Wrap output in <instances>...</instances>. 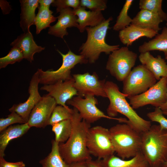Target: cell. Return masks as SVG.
<instances>
[{"label": "cell", "mask_w": 167, "mask_h": 167, "mask_svg": "<svg viewBox=\"0 0 167 167\" xmlns=\"http://www.w3.org/2000/svg\"><path fill=\"white\" fill-rule=\"evenodd\" d=\"M73 109L71 135L66 142L58 144L60 154L68 164L92 159L87 146L90 124L82 119L76 109Z\"/></svg>", "instance_id": "obj_1"}, {"label": "cell", "mask_w": 167, "mask_h": 167, "mask_svg": "<svg viewBox=\"0 0 167 167\" xmlns=\"http://www.w3.org/2000/svg\"><path fill=\"white\" fill-rule=\"evenodd\" d=\"M105 90L109 104L107 109L108 115L115 118L118 113L128 119L126 123L138 132L142 133L151 126L150 121L140 117L127 101L126 96L121 92L118 85L114 82L106 81Z\"/></svg>", "instance_id": "obj_2"}, {"label": "cell", "mask_w": 167, "mask_h": 167, "mask_svg": "<svg viewBox=\"0 0 167 167\" xmlns=\"http://www.w3.org/2000/svg\"><path fill=\"white\" fill-rule=\"evenodd\" d=\"M141 152L149 167H162L167 161V130L154 125L142 133Z\"/></svg>", "instance_id": "obj_3"}, {"label": "cell", "mask_w": 167, "mask_h": 167, "mask_svg": "<svg viewBox=\"0 0 167 167\" xmlns=\"http://www.w3.org/2000/svg\"><path fill=\"white\" fill-rule=\"evenodd\" d=\"M113 19L112 17H110L96 27L86 28L87 39L79 47V51L80 55L84 56L89 63H94L102 53L109 54L120 48L119 45H109L105 42L110 22Z\"/></svg>", "instance_id": "obj_4"}, {"label": "cell", "mask_w": 167, "mask_h": 167, "mask_svg": "<svg viewBox=\"0 0 167 167\" xmlns=\"http://www.w3.org/2000/svg\"><path fill=\"white\" fill-rule=\"evenodd\" d=\"M115 152L121 158H132L141 152L142 133L127 123L118 124L109 129Z\"/></svg>", "instance_id": "obj_5"}, {"label": "cell", "mask_w": 167, "mask_h": 167, "mask_svg": "<svg viewBox=\"0 0 167 167\" xmlns=\"http://www.w3.org/2000/svg\"><path fill=\"white\" fill-rule=\"evenodd\" d=\"M62 57V62L61 66L56 71H43L38 69L39 84L45 85L54 84L60 80L65 81L73 79L71 71L78 64H86L88 62L81 55H77L70 49L66 54L57 50Z\"/></svg>", "instance_id": "obj_6"}, {"label": "cell", "mask_w": 167, "mask_h": 167, "mask_svg": "<svg viewBox=\"0 0 167 167\" xmlns=\"http://www.w3.org/2000/svg\"><path fill=\"white\" fill-rule=\"evenodd\" d=\"M137 57L128 47H122L109 54L105 68L118 81L122 82L134 67Z\"/></svg>", "instance_id": "obj_7"}, {"label": "cell", "mask_w": 167, "mask_h": 167, "mask_svg": "<svg viewBox=\"0 0 167 167\" xmlns=\"http://www.w3.org/2000/svg\"><path fill=\"white\" fill-rule=\"evenodd\" d=\"M154 75L142 64L133 68L122 81V92L127 98L141 94L156 83Z\"/></svg>", "instance_id": "obj_8"}, {"label": "cell", "mask_w": 167, "mask_h": 167, "mask_svg": "<svg viewBox=\"0 0 167 167\" xmlns=\"http://www.w3.org/2000/svg\"><path fill=\"white\" fill-rule=\"evenodd\" d=\"M87 146L90 155L97 157L98 160L104 159L115 152L109 130L101 126L89 128Z\"/></svg>", "instance_id": "obj_9"}, {"label": "cell", "mask_w": 167, "mask_h": 167, "mask_svg": "<svg viewBox=\"0 0 167 167\" xmlns=\"http://www.w3.org/2000/svg\"><path fill=\"white\" fill-rule=\"evenodd\" d=\"M66 103L76 109L82 119L90 124L102 118L114 119L124 123L128 121L125 118H112L105 115L97 107L98 100L94 96L88 95L83 98L76 96L68 100Z\"/></svg>", "instance_id": "obj_10"}, {"label": "cell", "mask_w": 167, "mask_h": 167, "mask_svg": "<svg viewBox=\"0 0 167 167\" xmlns=\"http://www.w3.org/2000/svg\"><path fill=\"white\" fill-rule=\"evenodd\" d=\"M167 77H162L145 92L128 98L129 104L134 109L148 105L160 108L167 101Z\"/></svg>", "instance_id": "obj_11"}, {"label": "cell", "mask_w": 167, "mask_h": 167, "mask_svg": "<svg viewBox=\"0 0 167 167\" xmlns=\"http://www.w3.org/2000/svg\"><path fill=\"white\" fill-rule=\"evenodd\" d=\"M74 80V87L78 96L82 97L88 95L107 98L105 90V79L100 80L95 72L72 75Z\"/></svg>", "instance_id": "obj_12"}, {"label": "cell", "mask_w": 167, "mask_h": 167, "mask_svg": "<svg viewBox=\"0 0 167 167\" xmlns=\"http://www.w3.org/2000/svg\"><path fill=\"white\" fill-rule=\"evenodd\" d=\"M57 104L48 94L42 96L35 105L30 114L27 123L30 127L45 128L48 125L52 113Z\"/></svg>", "instance_id": "obj_13"}, {"label": "cell", "mask_w": 167, "mask_h": 167, "mask_svg": "<svg viewBox=\"0 0 167 167\" xmlns=\"http://www.w3.org/2000/svg\"><path fill=\"white\" fill-rule=\"evenodd\" d=\"M39 84L37 71L32 76L30 81L28 89L29 96L27 100L24 103L14 105L9 109L11 112H15L19 114L26 123L28 120L32 109L42 98L38 91Z\"/></svg>", "instance_id": "obj_14"}, {"label": "cell", "mask_w": 167, "mask_h": 167, "mask_svg": "<svg viewBox=\"0 0 167 167\" xmlns=\"http://www.w3.org/2000/svg\"><path fill=\"white\" fill-rule=\"evenodd\" d=\"M74 79L63 81L60 80L55 83L45 85L40 90L48 92V94L55 100L57 104L69 108L66 104L75 95L78 96L77 92L74 87Z\"/></svg>", "instance_id": "obj_15"}, {"label": "cell", "mask_w": 167, "mask_h": 167, "mask_svg": "<svg viewBox=\"0 0 167 167\" xmlns=\"http://www.w3.org/2000/svg\"><path fill=\"white\" fill-rule=\"evenodd\" d=\"M59 13V15L57 17L58 19L57 22L49 28L48 33L63 38L64 36L68 34L67 30V28H78L77 17L75 14L73 9L70 7L63 9Z\"/></svg>", "instance_id": "obj_16"}, {"label": "cell", "mask_w": 167, "mask_h": 167, "mask_svg": "<svg viewBox=\"0 0 167 167\" xmlns=\"http://www.w3.org/2000/svg\"><path fill=\"white\" fill-rule=\"evenodd\" d=\"M10 45L12 47L19 49L22 53L24 58L31 62L34 61L35 53H40L45 49L36 44L30 31L24 32L19 36Z\"/></svg>", "instance_id": "obj_17"}, {"label": "cell", "mask_w": 167, "mask_h": 167, "mask_svg": "<svg viewBox=\"0 0 167 167\" xmlns=\"http://www.w3.org/2000/svg\"><path fill=\"white\" fill-rule=\"evenodd\" d=\"M138 57L141 64L154 75L157 80L167 77V64L161 55L155 57L148 52L140 53Z\"/></svg>", "instance_id": "obj_18"}, {"label": "cell", "mask_w": 167, "mask_h": 167, "mask_svg": "<svg viewBox=\"0 0 167 167\" xmlns=\"http://www.w3.org/2000/svg\"><path fill=\"white\" fill-rule=\"evenodd\" d=\"M85 9L80 6L76 9H73L75 14L77 17V28L80 32H83L86 27H96L105 20L101 11H87Z\"/></svg>", "instance_id": "obj_19"}, {"label": "cell", "mask_w": 167, "mask_h": 167, "mask_svg": "<svg viewBox=\"0 0 167 167\" xmlns=\"http://www.w3.org/2000/svg\"><path fill=\"white\" fill-rule=\"evenodd\" d=\"M158 33V32L153 30L131 24L119 31L118 37L121 42L128 47L131 45L134 42L141 37L152 39Z\"/></svg>", "instance_id": "obj_20"}, {"label": "cell", "mask_w": 167, "mask_h": 167, "mask_svg": "<svg viewBox=\"0 0 167 167\" xmlns=\"http://www.w3.org/2000/svg\"><path fill=\"white\" fill-rule=\"evenodd\" d=\"M100 160L103 167H149L141 152L128 160L122 159L113 155Z\"/></svg>", "instance_id": "obj_21"}, {"label": "cell", "mask_w": 167, "mask_h": 167, "mask_svg": "<svg viewBox=\"0 0 167 167\" xmlns=\"http://www.w3.org/2000/svg\"><path fill=\"white\" fill-rule=\"evenodd\" d=\"M164 21L158 15L146 10L142 9L132 19L131 24L158 32L161 29L159 25Z\"/></svg>", "instance_id": "obj_22"}, {"label": "cell", "mask_w": 167, "mask_h": 167, "mask_svg": "<svg viewBox=\"0 0 167 167\" xmlns=\"http://www.w3.org/2000/svg\"><path fill=\"white\" fill-rule=\"evenodd\" d=\"M21 13L20 27L24 32L29 31L30 27L34 24L36 17L35 12L38 7V0H20Z\"/></svg>", "instance_id": "obj_23"}, {"label": "cell", "mask_w": 167, "mask_h": 167, "mask_svg": "<svg viewBox=\"0 0 167 167\" xmlns=\"http://www.w3.org/2000/svg\"><path fill=\"white\" fill-rule=\"evenodd\" d=\"M31 128L27 123L11 125L0 132V157H4V152L9 142L12 140L21 137Z\"/></svg>", "instance_id": "obj_24"}, {"label": "cell", "mask_w": 167, "mask_h": 167, "mask_svg": "<svg viewBox=\"0 0 167 167\" xmlns=\"http://www.w3.org/2000/svg\"><path fill=\"white\" fill-rule=\"evenodd\" d=\"M139 52L143 53L152 51H162L165 55L167 54V27L162 28L161 33H158L154 38L148 42H145L138 48Z\"/></svg>", "instance_id": "obj_25"}, {"label": "cell", "mask_w": 167, "mask_h": 167, "mask_svg": "<svg viewBox=\"0 0 167 167\" xmlns=\"http://www.w3.org/2000/svg\"><path fill=\"white\" fill-rule=\"evenodd\" d=\"M52 148L48 155L39 161L42 167H69V164L64 161L59 149V143L55 140L51 141Z\"/></svg>", "instance_id": "obj_26"}, {"label": "cell", "mask_w": 167, "mask_h": 167, "mask_svg": "<svg viewBox=\"0 0 167 167\" xmlns=\"http://www.w3.org/2000/svg\"><path fill=\"white\" fill-rule=\"evenodd\" d=\"M38 12L34 22L36 26V33L39 34L43 29L51 26L50 24L57 19L52 15L53 12L49 8L39 6Z\"/></svg>", "instance_id": "obj_27"}, {"label": "cell", "mask_w": 167, "mask_h": 167, "mask_svg": "<svg viewBox=\"0 0 167 167\" xmlns=\"http://www.w3.org/2000/svg\"><path fill=\"white\" fill-rule=\"evenodd\" d=\"M52 131L55 135V140L59 143L66 142L72 132V125L71 119L57 123L52 126Z\"/></svg>", "instance_id": "obj_28"}, {"label": "cell", "mask_w": 167, "mask_h": 167, "mask_svg": "<svg viewBox=\"0 0 167 167\" xmlns=\"http://www.w3.org/2000/svg\"><path fill=\"white\" fill-rule=\"evenodd\" d=\"M133 1V0L126 1L117 17L116 23L113 26V30L119 31L131 24L132 19L128 15V12Z\"/></svg>", "instance_id": "obj_29"}, {"label": "cell", "mask_w": 167, "mask_h": 167, "mask_svg": "<svg viewBox=\"0 0 167 167\" xmlns=\"http://www.w3.org/2000/svg\"><path fill=\"white\" fill-rule=\"evenodd\" d=\"M162 0H140L139 8L144 9L159 15L164 21H167V14L163 10Z\"/></svg>", "instance_id": "obj_30"}, {"label": "cell", "mask_w": 167, "mask_h": 167, "mask_svg": "<svg viewBox=\"0 0 167 167\" xmlns=\"http://www.w3.org/2000/svg\"><path fill=\"white\" fill-rule=\"evenodd\" d=\"M73 112V109L66 108L61 105H57L52 113L48 125L53 126L62 121L71 119Z\"/></svg>", "instance_id": "obj_31"}, {"label": "cell", "mask_w": 167, "mask_h": 167, "mask_svg": "<svg viewBox=\"0 0 167 167\" xmlns=\"http://www.w3.org/2000/svg\"><path fill=\"white\" fill-rule=\"evenodd\" d=\"M24 58L21 51L16 48L12 47L7 55L0 58V69L4 68L9 64L20 62Z\"/></svg>", "instance_id": "obj_32"}, {"label": "cell", "mask_w": 167, "mask_h": 167, "mask_svg": "<svg viewBox=\"0 0 167 167\" xmlns=\"http://www.w3.org/2000/svg\"><path fill=\"white\" fill-rule=\"evenodd\" d=\"M17 123L22 124L26 122L18 113L15 112H11L6 118L0 119V132L3 131L12 124Z\"/></svg>", "instance_id": "obj_33"}, {"label": "cell", "mask_w": 167, "mask_h": 167, "mask_svg": "<svg viewBox=\"0 0 167 167\" xmlns=\"http://www.w3.org/2000/svg\"><path fill=\"white\" fill-rule=\"evenodd\" d=\"M107 1L105 0H81L80 6L93 11H104L107 8Z\"/></svg>", "instance_id": "obj_34"}, {"label": "cell", "mask_w": 167, "mask_h": 167, "mask_svg": "<svg viewBox=\"0 0 167 167\" xmlns=\"http://www.w3.org/2000/svg\"><path fill=\"white\" fill-rule=\"evenodd\" d=\"M147 116L150 120L158 123L161 128L167 130V119L160 108H155L154 111L148 113Z\"/></svg>", "instance_id": "obj_35"}, {"label": "cell", "mask_w": 167, "mask_h": 167, "mask_svg": "<svg viewBox=\"0 0 167 167\" xmlns=\"http://www.w3.org/2000/svg\"><path fill=\"white\" fill-rule=\"evenodd\" d=\"M52 6L56 7L57 13L59 12L62 10L71 7L75 9L80 6V0H55Z\"/></svg>", "instance_id": "obj_36"}, {"label": "cell", "mask_w": 167, "mask_h": 167, "mask_svg": "<svg viewBox=\"0 0 167 167\" xmlns=\"http://www.w3.org/2000/svg\"><path fill=\"white\" fill-rule=\"evenodd\" d=\"M25 165L23 161L15 162L7 161L4 157H0V167H25Z\"/></svg>", "instance_id": "obj_37"}, {"label": "cell", "mask_w": 167, "mask_h": 167, "mask_svg": "<svg viewBox=\"0 0 167 167\" xmlns=\"http://www.w3.org/2000/svg\"><path fill=\"white\" fill-rule=\"evenodd\" d=\"M0 7L3 14L9 13L11 10L9 3L6 1L0 0Z\"/></svg>", "instance_id": "obj_38"}, {"label": "cell", "mask_w": 167, "mask_h": 167, "mask_svg": "<svg viewBox=\"0 0 167 167\" xmlns=\"http://www.w3.org/2000/svg\"><path fill=\"white\" fill-rule=\"evenodd\" d=\"M86 161L88 167H103L100 160H93L91 159Z\"/></svg>", "instance_id": "obj_39"}, {"label": "cell", "mask_w": 167, "mask_h": 167, "mask_svg": "<svg viewBox=\"0 0 167 167\" xmlns=\"http://www.w3.org/2000/svg\"><path fill=\"white\" fill-rule=\"evenodd\" d=\"M54 0H38L39 6L49 8L51 4H52Z\"/></svg>", "instance_id": "obj_40"}, {"label": "cell", "mask_w": 167, "mask_h": 167, "mask_svg": "<svg viewBox=\"0 0 167 167\" xmlns=\"http://www.w3.org/2000/svg\"><path fill=\"white\" fill-rule=\"evenodd\" d=\"M69 167H88V166L86 161H83L69 164Z\"/></svg>", "instance_id": "obj_41"}, {"label": "cell", "mask_w": 167, "mask_h": 167, "mask_svg": "<svg viewBox=\"0 0 167 167\" xmlns=\"http://www.w3.org/2000/svg\"><path fill=\"white\" fill-rule=\"evenodd\" d=\"M160 109L163 111L167 110V100L166 102L161 106L160 107Z\"/></svg>", "instance_id": "obj_42"}, {"label": "cell", "mask_w": 167, "mask_h": 167, "mask_svg": "<svg viewBox=\"0 0 167 167\" xmlns=\"http://www.w3.org/2000/svg\"><path fill=\"white\" fill-rule=\"evenodd\" d=\"M163 112L164 115L167 116V110L163 111Z\"/></svg>", "instance_id": "obj_43"}, {"label": "cell", "mask_w": 167, "mask_h": 167, "mask_svg": "<svg viewBox=\"0 0 167 167\" xmlns=\"http://www.w3.org/2000/svg\"><path fill=\"white\" fill-rule=\"evenodd\" d=\"M162 167H167V164H164Z\"/></svg>", "instance_id": "obj_44"}, {"label": "cell", "mask_w": 167, "mask_h": 167, "mask_svg": "<svg viewBox=\"0 0 167 167\" xmlns=\"http://www.w3.org/2000/svg\"><path fill=\"white\" fill-rule=\"evenodd\" d=\"M165 59L167 60V54L165 56Z\"/></svg>", "instance_id": "obj_45"}, {"label": "cell", "mask_w": 167, "mask_h": 167, "mask_svg": "<svg viewBox=\"0 0 167 167\" xmlns=\"http://www.w3.org/2000/svg\"><path fill=\"white\" fill-rule=\"evenodd\" d=\"M165 164H167V161L166 162H165Z\"/></svg>", "instance_id": "obj_46"}, {"label": "cell", "mask_w": 167, "mask_h": 167, "mask_svg": "<svg viewBox=\"0 0 167 167\" xmlns=\"http://www.w3.org/2000/svg\"><path fill=\"white\" fill-rule=\"evenodd\" d=\"M166 25H167V23L166 24Z\"/></svg>", "instance_id": "obj_47"}]
</instances>
